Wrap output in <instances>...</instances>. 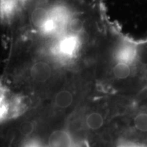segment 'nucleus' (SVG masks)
I'll return each instance as SVG.
<instances>
[{"instance_id":"obj_1","label":"nucleus","mask_w":147,"mask_h":147,"mask_svg":"<svg viewBox=\"0 0 147 147\" xmlns=\"http://www.w3.org/2000/svg\"><path fill=\"white\" fill-rule=\"evenodd\" d=\"M47 146L48 147H72V138L69 132L65 130H55L48 138Z\"/></svg>"},{"instance_id":"obj_2","label":"nucleus","mask_w":147,"mask_h":147,"mask_svg":"<svg viewBox=\"0 0 147 147\" xmlns=\"http://www.w3.org/2000/svg\"><path fill=\"white\" fill-rule=\"evenodd\" d=\"M30 74L34 81L44 82L51 78L52 69L49 63L44 61H38L32 65Z\"/></svg>"},{"instance_id":"obj_3","label":"nucleus","mask_w":147,"mask_h":147,"mask_svg":"<svg viewBox=\"0 0 147 147\" xmlns=\"http://www.w3.org/2000/svg\"><path fill=\"white\" fill-rule=\"evenodd\" d=\"M55 105L59 109H66L73 104L74 96L71 92L67 90H62L59 91L55 95Z\"/></svg>"},{"instance_id":"obj_4","label":"nucleus","mask_w":147,"mask_h":147,"mask_svg":"<svg viewBox=\"0 0 147 147\" xmlns=\"http://www.w3.org/2000/svg\"><path fill=\"white\" fill-rule=\"evenodd\" d=\"M85 124L87 128L89 129L90 130L97 131L104 125V117L102 114L98 112H92L86 117Z\"/></svg>"},{"instance_id":"obj_5","label":"nucleus","mask_w":147,"mask_h":147,"mask_svg":"<svg viewBox=\"0 0 147 147\" xmlns=\"http://www.w3.org/2000/svg\"><path fill=\"white\" fill-rule=\"evenodd\" d=\"M31 19L33 25L36 27H44L49 21V14L46 9L38 8L32 12Z\"/></svg>"},{"instance_id":"obj_6","label":"nucleus","mask_w":147,"mask_h":147,"mask_svg":"<svg viewBox=\"0 0 147 147\" xmlns=\"http://www.w3.org/2000/svg\"><path fill=\"white\" fill-rule=\"evenodd\" d=\"M113 74L116 78L125 79L129 76L131 74V69L127 63L125 62H119L114 67Z\"/></svg>"},{"instance_id":"obj_7","label":"nucleus","mask_w":147,"mask_h":147,"mask_svg":"<svg viewBox=\"0 0 147 147\" xmlns=\"http://www.w3.org/2000/svg\"><path fill=\"white\" fill-rule=\"evenodd\" d=\"M134 125L140 131L147 132V113L138 114L134 119Z\"/></svg>"},{"instance_id":"obj_8","label":"nucleus","mask_w":147,"mask_h":147,"mask_svg":"<svg viewBox=\"0 0 147 147\" xmlns=\"http://www.w3.org/2000/svg\"><path fill=\"white\" fill-rule=\"evenodd\" d=\"M34 130V125L32 122L25 121L22 122L19 125V131L23 136H28L33 133Z\"/></svg>"},{"instance_id":"obj_9","label":"nucleus","mask_w":147,"mask_h":147,"mask_svg":"<svg viewBox=\"0 0 147 147\" xmlns=\"http://www.w3.org/2000/svg\"><path fill=\"white\" fill-rule=\"evenodd\" d=\"M84 27L83 21L80 18H74L72 20L69 25V28L74 34H78L82 31Z\"/></svg>"},{"instance_id":"obj_10","label":"nucleus","mask_w":147,"mask_h":147,"mask_svg":"<svg viewBox=\"0 0 147 147\" xmlns=\"http://www.w3.org/2000/svg\"><path fill=\"white\" fill-rule=\"evenodd\" d=\"M75 41L72 38H69L64 41L62 45V49L66 53H71L75 48Z\"/></svg>"}]
</instances>
